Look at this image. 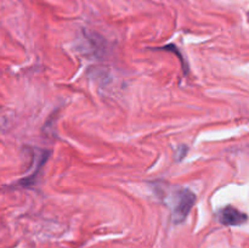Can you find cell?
<instances>
[{"label":"cell","instance_id":"6da1fadb","mask_svg":"<svg viewBox=\"0 0 249 248\" xmlns=\"http://www.w3.org/2000/svg\"><path fill=\"white\" fill-rule=\"evenodd\" d=\"M196 202V195L189 189H181L178 191L174 198V206H173L172 221L174 224H180L187 218Z\"/></svg>","mask_w":249,"mask_h":248},{"label":"cell","instance_id":"7a4b0ae2","mask_svg":"<svg viewBox=\"0 0 249 248\" xmlns=\"http://www.w3.org/2000/svg\"><path fill=\"white\" fill-rule=\"evenodd\" d=\"M218 220L220 221L223 225L238 226L242 225L243 223L247 221V215H246L245 213H242L241 211H238V209L233 208V207L231 206H228L219 211Z\"/></svg>","mask_w":249,"mask_h":248}]
</instances>
